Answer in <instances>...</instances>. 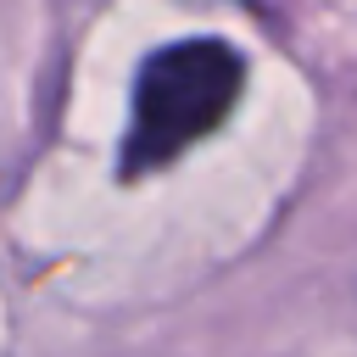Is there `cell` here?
I'll use <instances>...</instances> for the list:
<instances>
[{"label": "cell", "instance_id": "obj_1", "mask_svg": "<svg viewBox=\"0 0 357 357\" xmlns=\"http://www.w3.org/2000/svg\"><path fill=\"white\" fill-rule=\"evenodd\" d=\"M245 89V56L229 39H173L151 50L134 73L123 178H145L212 139Z\"/></svg>", "mask_w": 357, "mask_h": 357}]
</instances>
